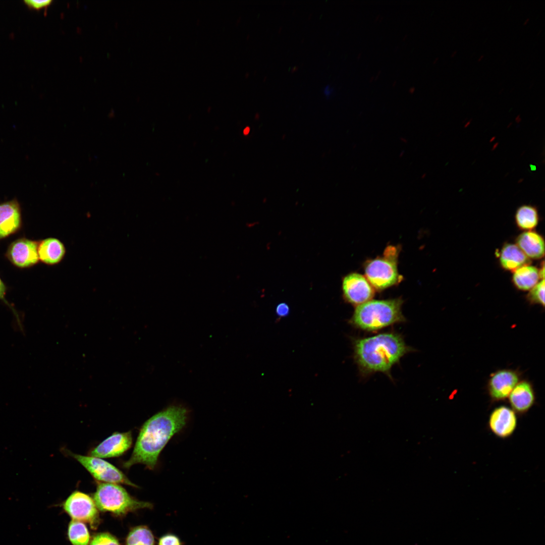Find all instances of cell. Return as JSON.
Masks as SVG:
<instances>
[{
	"label": "cell",
	"instance_id": "1",
	"mask_svg": "<svg viewBox=\"0 0 545 545\" xmlns=\"http://www.w3.org/2000/svg\"><path fill=\"white\" fill-rule=\"evenodd\" d=\"M188 416L186 408L173 404L147 420L141 427L131 457L122 463V467L128 469L141 464L153 470L161 451L172 437L185 426Z\"/></svg>",
	"mask_w": 545,
	"mask_h": 545
},
{
	"label": "cell",
	"instance_id": "2",
	"mask_svg": "<svg viewBox=\"0 0 545 545\" xmlns=\"http://www.w3.org/2000/svg\"><path fill=\"white\" fill-rule=\"evenodd\" d=\"M353 349L354 359L362 375L382 372L390 378L392 367L404 355L412 351L403 337L395 332L355 339Z\"/></svg>",
	"mask_w": 545,
	"mask_h": 545
},
{
	"label": "cell",
	"instance_id": "3",
	"mask_svg": "<svg viewBox=\"0 0 545 545\" xmlns=\"http://www.w3.org/2000/svg\"><path fill=\"white\" fill-rule=\"evenodd\" d=\"M403 300L400 298L370 300L356 306L349 323L366 332L376 331L406 318L402 311Z\"/></svg>",
	"mask_w": 545,
	"mask_h": 545
},
{
	"label": "cell",
	"instance_id": "4",
	"mask_svg": "<svg viewBox=\"0 0 545 545\" xmlns=\"http://www.w3.org/2000/svg\"><path fill=\"white\" fill-rule=\"evenodd\" d=\"M96 484L93 499L102 512L123 517L129 513L153 508L152 504L136 499L119 484L97 481Z\"/></svg>",
	"mask_w": 545,
	"mask_h": 545
},
{
	"label": "cell",
	"instance_id": "5",
	"mask_svg": "<svg viewBox=\"0 0 545 545\" xmlns=\"http://www.w3.org/2000/svg\"><path fill=\"white\" fill-rule=\"evenodd\" d=\"M398 247L388 246L382 256L367 260L364 264L365 277L374 289L383 291L399 283L402 277L398 270Z\"/></svg>",
	"mask_w": 545,
	"mask_h": 545
},
{
	"label": "cell",
	"instance_id": "6",
	"mask_svg": "<svg viewBox=\"0 0 545 545\" xmlns=\"http://www.w3.org/2000/svg\"><path fill=\"white\" fill-rule=\"evenodd\" d=\"M67 455L77 461L97 482L124 484L134 487L138 486L133 483L119 469L101 458L75 454L66 449Z\"/></svg>",
	"mask_w": 545,
	"mask_h": 545
},
{
	"label": "cell",
	"instance_id": "7",
	"mask_svg": "<svg viewBox=\"0 0 545 545\" xmlns=\"http://www.w3.org/2000/svg\"><path fill=\"white\" fill-rule=\"evenodd\" d=\"M64 511L74 520L88 523L96 529L100 523L98 509L93 498L81 491L73 492L61 504Z\"/></svg>",
	"mask_w": 545,
	"mask_h": 545
},
{
	"label": "cell",
	"instance_id": "8",
	"mask_svg": "<svg viewBox=\"0 0 545 545\" xmlns=\"http://www.w3.org/2000/svg\"><path fill=\"white\" fill-rule=\"evenodd\" d=\"M342 288L344 299L356 306L371 300L374 295V289L366 277L357 272L345 276Z\"/></svg>",
	"mask_w": 545,
	"mask_h": 545
},
{
	"label": "cell",
	"instance_id": "9",
	"mask_svg": "<svg viewBox=\"0 0 545 545\" xmlns=\"http://www.w3.org/2000/svg\"><path fill=\"white\" fill-rule=\"evenodd\" d=\"M132 441L131 431L116 432L90 450L88 455L99 458L118 457L131 447Z\"/></svg>",
	"mask_w": 545,
	"mask_h": 545
},
{
	"label": "cell",
	"instance_id": "10",
	"mask_svg": "<svg viewBox=\"0 0 545 545\" xmlns=\"http://www.w3.org/2000/svg\"><path fill=\"white\" fill-rule=\"evenodd\" d=\"M517 425L516 412L509 407L500 406L494 409L488 419V426L497 437L505 439L515 431Z\"/></svg>",
	"mask_w": 545,
	"mask_h": 545
},
{
	"label": "cell",
	"instance_id": "11",
	"mask_svg": "<svg viewBox=\"0 0 545 545\" xmlns=\"http://www.w3.org/2000/svg\"><path fill=\"white\" fill-rule=\"evenodd\" d=\"M38 247L36 242L26 239H19L10 246L8 257L17 266H30L38 261Z\"/></svg>",
	"mask_w": 545,
	"mask_h": 545
},
{
	"label": "cell",
	"instance_id": "12",
	"mask_svg": "<svg viewBox=\"0 0 545 545\" xmlns=\"http://www.w3.org/2000/svg\"><path fill=\"white\" fill-rule=\"evenodd\" d=\"M519 376L510 369H502L493 374L488 382V392L492 399L501 401L508 398L517 384Z\"/></svg>",
	"mask_w": 545,
	"mask_h": 545
},
{
	"label": "cell",
	"instance_id": "13",
	"mask_svg": "<svg viewBox=\"0 0 545 545\" xmlns=\"http://www.w3.org/2000/svg\"><path fill=\"white\" fill-rule=\"evenodd\" d=\"M512 409L519 414H524L533 406L535 395L531 385L522 381L515 386L509 396Z\"/></svg>",
	"mask_w": 545,
	"mask_h": 545
},
{
	"label": "cell",
	"instance_id": "14",
	"mask_svg": "<svg viewBox=\"0 0 545 545\" xmlns=\"http://www.w3.org/2000/svg\"><path fill=\"white\" fill-rule=\"evenodd\" d=\"M21 214L16 201L0 204V239L14 233L20 227Z\"/></svg>",
	"mask_w": 545,
	"mask_h": 545
},
{
	"label": "cell",
	"instance_id": "15",
	"mask_svg": "<svg viewBox=\"0 0 545 545\" xmlns=\"http://www.w3.org/2000/svg\"><path fill=\"white\" fill-rule=\"evenodd\" d=\"M517 246L529 259H539L544 254V242L543 237L533 231L520 234L516 238Z\"/></svg>",
	"mask_w": 545,
	"mask_h": 545
},
{
	"label": "cell",
	"instance_id": "16",
	"mask_svg": "<svg viewBox=\"0 0 545 545\" xmlns=\"http://www.w3.org/2000/svg\"><path fill=\"white\" fill-rule=\"evenodd\" d=\"M38 253L39 259L49 265H54L61 262L66 254V248L64 243L55 238H48L43 240L38 244Z\"/></svg>",
	"mask_w": 545,
	"mask_h": 545
},
{
	"label": "cell",
	"instance_id": "17",
	"mask_svg": "<svg viewBox=\"0 0 545 545\" xmlns=\"http://www.w3.org/2000/svg\"><path fill=\"white\" fill-rule=\"evenodd\" d=\"M500 264L504 269L514 272L518 268L531 263L516 244L508 243L502 248L499 256Z\"/></svg>",
	"mask_w": 545,
	"mask_h": 545
},
{
	"label": "cell",
	"instance_id": "18",
	"mask_svg": "<svg viewBox=\"0 0 545 545\" xmlns=\"http://www.w3.org/2000/svg\"><path fill=\"white\" fill-rule=\"evenodd\" d=\"M513 272V284L522 291L530 290L538 283L540 279L538 269L530 265L522 266Z\"/></svg>",
	"mask_w": 545,
	"mask_h": 545
},
{
	"label": "cell",
	"instance_id": "19",
	"mask_svg": "<svg viewBox=\"0 0 545 545\" xmlns=\"http://www.w3.org/2000/svg\"><path fill=\"white\" fill-rule=\"evenodd\" d=\"M515 219L517 227L522 230L531 231L537 225L539 214L536 207L531 205L519 206L515 213Z\"/></svg>",
	"mask_w": 545,
	"mask_h": 545
},
{
	"label": "cell",
	"instance_id": "20",
	"mask_svg": "<svg viewBox=\"0 0 545 545\" xmlns=\"http://www.w3.org/2000/svg\"><path fill=\"white\" fill-rule=\"evenodd\" d=\"M154 535L146 525H139L130 529L125 540V545H155Z\"/></svg>",
	"mask_w": 545,
	"mask_h": 545
},
{
	"label": "cell",
	"instance_id": "21",
	"mask_svg": "<svg viewBox=\"0 0 545 545\" xmlns=\"http://www.w3.org/2000/svg\"><path fill=\"white\" fill-rule=\"evenodd\" d=\"M68 537L73 545H88L91 539L86 525L82 522L74 520L69 524Z\"/></svg>",
	"mask_w": 545,
	"mask_h": 545
},
{
	"label": "cell",
	"instance_id": "22",
	"mask_svg": "<svg viewBox=\"0 0 545 545\" xmlns=\"http://www.w3.org/2000/svg\"><path fill=\"white\" fill-rule=\"evenodd\" d=\"M527 298L530 303L544 306V280H542L530 290Z\"/></svg>",
	"mask_w": 545,
	"mask_h": 545
},
{
	"label": "cell",
	"instance_id": "23",
	"mask_svg": "<svg viewBox=\"0 0 545 545\" xmlns=\"http://www.w3.org/2000/svg\"><path fill=\"white\" fill-rule=\"evenodd\" d=\"M89 545H120L118 538L109 532H99L90 539Z\"/></svg>",
	"mask_w": 545,
	"mask_h": 545
},
{
	"label": "cell",
	"instance_id": "24",
	"mask_svg": "<svg viewBox=\"0 0 545 545\" xmlns=\"http://www.w3.org/2000/svg\"><path fill=\"white\" fill-rule=\"evenodd\" d=\"M157 545H183L180 537L172 533H167L158 539Z\"/></svg>",
	"mask_w": 545,
	"mask_h": 545
},
{
	"label": "cell",
	"instance_id": "25",
	"mask_svg": "<svg viewBox=\"0 0 545 545\" xmlns=\"http://www.w3.org/2000/svg\"><path fill=\"white\" fill-rule=\"evenodd\" d=\"M24 3L29 8L36 10H39L48 6L52 3V1L50 0H27L25 1Z\"/></svg>",
	"mask_w": 545,
	"mask_h": 545
},
{
	"label": "cell",
	"instance_id": "26",
	"mask_svg": "<svg viewBox=\"0 0 545 545\" xmlns=\"http://www.w3.org/2000/svg\"><path fill=\"white\" fill-rule=\"evenodd\" d=\"M276 312L279 317L287 316L290 312L289 307L286 303H281L277 306Z\"/></svg>",
	"mask_w": 545,
	"mask_h": 545
},
{
	"label": "cell",
	"instance_id": "27",
	"mask_svg": "<svg viewBox=\"0 0 545 545\" xmlns=\"http://www.w3.org/2000/svg\"><path fill=\"white\" fill-rule=\"evenodd\" d=\"M334 88L329 84L326 85L323 90V93L327 98L330 97L334 93Z\"/></svg>",
	"mask_w": 545,
	"mask_h": 545
},
{
	"label": "cell",
	"instance_id": "28",
	"mask_svg": "<svg viewBox=\"0 0 545 545\" xmlns=\"http://www.w3.org/2000/svg\"><path fill=\"white\" fill-rule=\"evenodd\" d=\"M6 288L3 282L0 279V299L5 300Z\"/></svg>",
	"mask_w": 545,
	"mask_h": 545
},
{
	"label": "cell",
	"instance_id": "29",
	"mask_svg": "<svg viewBox=\"0 0 545 545\" xmlns=\"http://www.w3.org/2000/svg\"><path fill=\"white\" fill-rule=\"evenodd\" d=\"M538 270H539V276L540 279H541L542 280H543L544 279V267L543 261V263H542V266L541 267L540 269H538Z\"/></svg>",
	"mask_w": 545,
	"mask_h": 545
},
{
	"label": "cell",
	"instance_id": "30",
	"mask_svg": "<svg viewBox=\"0 0 545 545\" xmlns=\"http://www.w3.org/2000/svg\"><path fill=\"white\" fill-rule=\"evenodd\" d=\"M249 131H250L249 128L247 127V128H245L244 130V131H243L244 134V135H247L249 133Z\"/></svg>",
	"mask_w": 545,
	"mask_h": 545
},
{
	"label": "cell",
	"instance_id": "31",
	"mask_svg": "<svg viewBox=\"0 0 545 545\" xmlns=\"http://www.w3.org/2000/svg\"><path fill=\"white\" fill-rule=\"evenodd\" d=\"M457 50H454V51H452V52L451 53V57L452 58H454V57H455V56H456V55L457 54Z\"/></svg>",
	"mask_w": 545,
	"mask_h": 545
},
{
	"label": "cell",
	"instance_id": "32",
	"mask_svg": "<svg viewBox=\"0 0 545 545\" xmlns=\"http://www.w3.org/2000/svg\"><path fill=\"white\" fill-rule=\"evenodd\" d=\"M529 20H530V19H529V18H526V19H525V20H524V21L523 22V25H526V24H527V23H528L529 22Z\"/></svg>",
	"mask_w": 545,
	"mask_h": 545
},
{
	"label": "cell",
	"instance_id": "33",
	"mask_svg": "<svg viewBox=\"0 0 545 545\" xmlns=\"http://www.w3.org/2000/svg\"><path fill=\"white\" fill-rule=\"evenodd\" d=\"M484 56L483 54H481L480 56H479V57L478 58V59L477 60L478 62L481 61L484 58Z\"/></svg>",
	"mask_w": 545,
	"mask_h": 545
}]
</instances>
